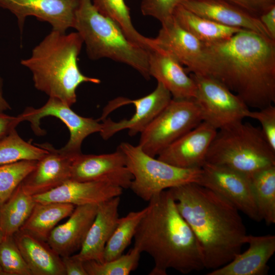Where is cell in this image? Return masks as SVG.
<instances>
[{
	"instance_id": "cell-1",
	"label": "cell",
	"mask_w": 275,
	"mask_h": 275,
	"mask_svg": "<svg viewBox=\"0 0 275 275\" xmlns=\"http://www.w3.org/2000/svg\"><path fill=\"white\" fill-rule=\"evenodd\" d=\"M204 45L207 75L223 82L249 107L261 109L275 102V40L243 30Z\"/></svg>"
},
{
	"instance_id": "cell-2",
	"label": "cell",
	"mask_w": 275,
	"mask_h": 275,
	"mask_svg": "<svg viewBox=\"0 0 275 275\" xmlns=\"http://www.w3.org/2000/svg\"><path fill=\"white\" fill-rule=\"evenodd\" d=\"M168 189L196 237L205 268L221 267L241 252L247 234L232 204L196 183Z\"/></svg>"
},
{
	"instance_id": "cell-3",
	"label": "cell",
	"mask_w": 275,
	"mask_h": 275,
	"mask_svg": "<svg viewBox=\"0 0 275 275\" xmlns=\"http://www.w3.org/2000/svg\"><path fill=\"white\" fill-rule=\"evenodd\" d=\"M133 238L134 246L154 261L150 275H166L170 268L183 274L205 268L196 237L168 189L149 201Z\"/></svg>"
},
{
	"instance_id": "cell-4",
	"label": "cell",
	"mask_w": 275,
	"mask_h": 275,
	"mask_svg": "<svg viewBox=\"0 0 275 275\" xmlns=\"http://www.w3.org/2000/svg\"><path fill=\"white\" fill-rule=\"evenodd\" d=\"M83 43L77 32L67 34L52 30L20 63L32 72L37 90L71 106L76 101L80 84L101 81L84 75L79 68L77 60Z\"/></svg>"
},
{
	"instance_id": "cell-5",
	"label": "cell",
	"mask_w": 275,
	"mask_h": 275,
	"mask_svg": "<svg viewBox=\"0 0 275 275\" xmlns=\"http://www.w3.org/2000/svg\"><path fill=\"white\" fill-rule=\"evenodd\" d=\"M73 28L91 59L108 58L124 63L150 79L147 49L132 42L115 21L96 10L91 0H80Z\"/></svg>"
},
{
	"instance_id": "cell-6",
	"label": "cell",
	"mask_w": 275,
	"mask_h": 275,
	"mask_svg": "<svg viewBox=\"0 0 275 275\" xmlns=\"http://www.w3.org/2000/svg\"><path fill=\"white\" fill-rule=\"evenodd\" d=\"M206 161L229 168L250 178L275 166V151L261 129L242 121L217 130Z\"/></svg>"
},
{
	"instance_id": "cell-7",
	"label": "cell",
	"mask_w": 275,
	"mask_h": 275,
	"mask_svg": "<svg viewBox=\"0 0 275 275\" xmlns=\"http://www.w3.org/2000/svg\"><path fill=\"white\" fill-rule=\"evenodd\" d=\"M133 176L130 188L139 198L149 202L162 191L188 183H198L201 168H179L151 156L138 145L122 142L118 147Z\"/></svg>"
},
{
	"instance_id": "cell-8",
	"label": "cell",
	"mask_w": 275,
	"mask_h": 275,
	"mask_svg": "<svg viewBox=\"0 0 275 275\" xmlns=\"http://www.w3.org/2000/svg\"><path fill=\"white\" fill-rule=\"evenodd\" d=\"M172 99L168 89L157 82L155 89L143 97L130 99L120 97L109 101L98 119L102 121L101 136L106 140L124 129L131 136L141 133Z\"/></svg>"
},
{
	"instance_id": "cell-9",
	"label": "cell",
	"mask_w": 275,
	"mask_h": 275,
	"mask_svg": "<svg viewBox=\"0 0 275 275\" xmlns=\"http://www.w3.org/2000/svg\"><path fill=\"white\" fill-rule=\"evenodd\" d=\"M202 121L201 112L195 99L172 98L141 133L139 145L155 157Z\"/></svg>"
},
{
	"instance_id": "cell-10",
	"label": "cell",
	"mask_w": 275,
	"mask_h": 275,
	"mask_svg": "<svg viewBox=\"0 0 275 275\" xmlns=\"http://www.w3.org/2000/svg\"><path fill=\"white\" fill-rule=\"evenodd\" d=\"M190 76L196 85L195 99L203 121L219 130L248 117L249 106L221 81L208 75L191 73Z\"/></svg>"
},
{
	"instance_id": "cell-11",
	"label": "cell",
	"mask_w": 275,
	"mask_h": 275,
	"mask_svg": "<svg viewBox=\"0 0 275 275\" xmlns=\"http://www.w3.org/2000/svg\"><path fill=\"white\" fill-rule=\"evenodd\" d=\"M197 184L206 187L232 204L251 219L260 222L250 178L229 168L205 161L201 168Z\"/></svg>"
},
{
	"instance_id": "cell-12",
	"label": "cell",
	"mask_w": 275,
	"mask_h": 275,
	"mask_svg": "<svg viewBox=\"0 0 275 275\" xmlns=\"http://www.w3.org/2000/svg\"><path fill=\"white\" fill-rule=\"evenodd\" d=\"M70 107L58 99L49 97L42 106L38 108L29 107L18 116L21 122H29L33 131L39 135L44 133L40 127L42 118L50 116L60 119L70 132L68 142L60 150L68 154L76 155L81 153L82 143L88 136L101 131L102 123H99L98 120L78 115Z\"/></svg>"
},
{
	"instance_id": "cell-13",
	"label": "cell",
	"mask_w": 275,
	"mask_h": 275,
	"mask_svg": "<svg viewBox=\"0 0 275 275\" xmlns=\"http://www.w3.org/2000/svg\"><path fill=\"white\" fill-rule=\"evenodd\" d=\"M78 181H100L129 188L133 176L126 167L124 155L118 148L112 153L76 155L72 161L71 178Z\"/></svg>"
},
{
	"instance_id": "cell-14",
	"label": "cell",
	"mask_w": 275,
	"mask_h": 275,
	"mask_svg": "<svg viewBox=\"0 0 275 275\" xmlns=\"http://www.w3.org/2000/svg\"><path fill=\"white\" fill-rule=\"evenodd\" d=\"M80 0H0V7L17 18L22 32L25 18L30 16L49 23L52 30L61 33L74 28Z\"/></svg>"
},
{
	"instance_id": "cell-15",
	"label": "cell",
	"mask_w": 275,
	"mask_h": 275,
	"mask_svg": "<svg viewBox=\"0 0 275 275\" xmlns=\"http://www.w3.org/2000/svg\"><path fill=\"white\" fill-rule=\"evenodd\" d=\"M150 44L171 53L187 72L207 75L206 52L203 43L181 27L173 19L161 24L157 36L149 38Z\"/></svg>"
},
{
	"instance_id": "cell-16",
	"label": "cell",
	"mask_w": 275,
	"mask_h": 275,
	"mask_svg": "<svg viewBox=\"0 0 275 275\" xmlns=\"http://www.w3.org/2000/svg\"><path fill=\"white\" fill-rule=\"evenodd\" d=\"M217 131L202 121L162 150L157 158L179 168H201Z\"/></svg>"
},
{
	"instance_id": "cell-17",
	"label": "cell",
	"mask_w": 275,
	"mask_h": 275,
	"mask_svg": "<svg viewBox=\"0 0 275 275\" xmlns=\"http://www.w3.org/2000/svg\"><path fill=\"white\" fill-rule=\"evenodd\" d=\"M41 145L48 152L37 160L34 169L20 184L23 191L31 196L47 193L70 179L71 165L76 156L48 143Z\"/></svg>"
},
{
	"instance_id": "cell-18",
	"label": "cell",
	"mask_w": 275,
	"mask_h": 275,
	"mask_svg": "<svg viewBox=\"0 0 275 275\" xmlns=\"http://www.w3.org/2000/svg\"><path fill=\"white\" fill-rule=\"evenodd\" d=\"M149 46L147 51L150 76L162 84L172 98L195 99L196 84L183 65L168 51L153 44Z\"/></svg>"
},
{
	"instance_id": "cell-19",
	"label": "cell",
	"mask_w": 275,
	"mask_h": 275,
	"mask_svg": "<svg viewBox=\"0 0 275 275\" xmlns=\"http://www.w3.org/2000/svg\"><path fill=\"white\" fill-rule=\"evenodd\" d=\"M123 188L100 181H78L69 179L47 193L33 196L36 202H60L75 206L99 204L120 196Z\"/></svg>"
},
{
	"instance_id": "cell-20",
	"label": "cell",
	"mask_w": 275,
	"mask_h": 275,
	"mask_svg": "<svg viewBox=\"0 0 275 275\" xmlns=\"http://www.w3.org/2000/svg\"><path fill=\"white\" fill-rule=\"evenodd\" d=\"M181 5L198 15L222 25L253 31L271 38L259 17L225 0H183Z\"/></svg>"
},
{
	"instance_id": "cell-21",
	"label": "cell",
	"mask_w": 275,
	"mask_h": 275,
	"mask_svg": "<svg viewBox=\"0 0 275 275\" xmlns=\"http://www.w3.org/2000/svg\"><path fill=\"white\" fill-rule=\"evenodd\" d=\"M97 208V204L76 206L68 219L51 231L47 242L61 257L72 255L80 250Z\"/></svg>"
},
{
	"instance_id": "cell-22",
	"label": "cell",
	"mask_w": 275,
	"mask_h": 275,
	"mask_svg": "<svg viewBox=\"0 0 275 275\" xmlns=\"http://www.w3.org/2000/svg\"><path fill=\"white\" fill-rule=\"evenodd\" d=\"M248 249L237 255L230 262L208 275H265L267 263L275 252V236L247 235Z\"/></svg>"
},
{
	"instance_id": "cell-23",
	"label": "cell",
	"mask_w": 275,
	"mask_h": 275,
	"mask_svg": "<svg viewBox=\"0 0 275 275\" xmlns=\"http://www.w3.org/2000/svg\"><path fill=\"white\" fill-rule=\"evenodd\" d=\"M120 196L98 205L95 217L87 233L79 252L74 255L85 262H104L106 244L117 224Z\"/></svg>"
},
{
	"instance_id": "cell-24",
	"label": "cell",
	"mask_w": 275,
	"mask_h": 275,
	"mask_svg": "<svg viewBox=\"0 0 275 275\" xmlns=\"http://www.w3.org/2000/svg\"><path fill=\"white\" fill-rule=\"evenodd\" d=\"M13 237L32 275H66L61 257L47 241L21 230Z\"/></svg>"
},
{
	"instance_id": "cell-25",
	"label": "cell",
	"mask_w": 275,
	"mask_h": 275,
	"mask_svg": "<svg viewBox=\"0 0 275 275\" xmlns=\"http://www.w3.org/2000/svg\"><path fill=\"white\" fill-rule=\"evenodd\" d=\"M173 18L181 27L205 44L225 40L243 30L222 25L198 15L181 5L175 8Z\"/></svg>"
},
{
	"instance_id": "cell-26",
	"label": "cell",
	"mask_w": 275,
	"mask_h": 275,
	"mask_svg": "<svg viewBox=\"0 0 275 275\" xmlns=\"http://www.w3.org/2000/svg\"><path fill=\"white\" fill-rule=\"evenodd\" d=\"M75 207L72 204L65 203L36 202L29 218L20 230L47 241L57 224L69 216Z\"/></svg>"
},
{
	"instance_id": "cell-27",
	"label": "cell",
	"mask_w": 275,
	"mask_h": 275,
	"mask_svg": "<svg viewBox=\"0 0 275 275\" xmlns=\"http://www.w3.org/2000/svg\"><path fill=\"white\" fill-rule=\"evenodd\" d=\"M36 204L33 197L25 193L20 184L0 205V231L3 237L13 236L20 229Z\"/></svg>"
},
{
	"instance_id": "cell-28",
	"label": "cell",
	"mask_w": 275,
	"mask_h": 275,
	"mask_svg": "<svg viewBox=\"0 0 275 275\" xmlns=\"http://www.w3.org/2000/svg\"><path fill=\"white\" fill-rule=\"evenodd\" d=\"M259 214L266 224L275 223V166L263 169L250 177Z\"/></svg>"
},
{
	"instance_id": "cell-29",
	"label": "cell",
	"mask_w": 275,
	"mask_h": 275,
	"mask_svg": "<svg viewBox=\"0 0 275 275\" xmlns=\"http://www.w3.org/2000/svg\"><path fill=\"white\" fill-rule=\"evenodd\" d=\"M148 210V206L139 211H131L119 217L108 240L104 253V261L114 260L123 254L134 237L136 228Z\"/></svg>"
},
{
	"instance_id": "cell-30",
	"label": "cell",
	"mask_w": 275,
	"mask_h": 275,
	"mask_svg": "<svg viewBox=\"0 0 275 275\" xmlns=\"http://www.w3.org/2000/svg\"><path fill=\"white\" fill-rule=\"evenodd\" d=\"M92 2L100 13L115 21L132 42L146 49L149 47L148 38L141 35L134 28L130 9L124 0H93Z\"/></svg>"
},
{
	"instance_id": "cell-31",
	"label": "cell",
	"mask_w": 275,
	"mask_h": 275,
	"mask_svg": "<svg viewBox=\"0 0 275 275\" xmlns=\"http://www.w3.org/2000/svg\"><path fill=\"white\" fill-rule=\"evenodd\" d=\"M48 151L40 144L36 146L22 139L16 129L0 141V165L21 160H38Z\"/></svg>"
},
{
	"instance_id": "cell-32",
	"label": "cell",
	"mask_w": 275,
	"mask_h": 275,
	"mask_svg": "<svg viewBox=\"0 0 275 275\" xmlns=\"http://www.w3.org/2000/svg\"><path fill=\"white\" fill-rule=\"evenodd\" d=\"M141 252L134 246L126 254L112 260L84 262L88 275H128L138 266Z\"/></svg>"
},
{
	"instance_id": "cell-33",
	"label": "cell",
	"mask_w": 275,
	"mask_h": 275,
	"mask_svg": "<svg viewBox=\"0 0 275 275\" xmlns=\"http://www.w3.org/2000/svg\"><path fill=\"white\" fill-rule=\"evenodd\" d=\"M37 161L24 160L0 165V205L8 199L34 169Z\"/></svg>"
},
{
	"instance_id": "cell-34",
	"label": "cell",
	"mask_w": 275,
	"mask_h": 275,
	"mask_svg": "<svg viewBox=\"0 0 275 275\" xmlns=\"http://www.w3.org/2000/svg\"><path fill=\"white\" fill-rule=\"evenodd\" d=\"M0 266L5 275H32L13 236L0 242Z\"/></svg>"
},
{
	"instance_id": "cell-35",
	"label": "cell",
	"mask_w": 275,
	"mask_h": 275,
	"mask_svg": "<svg viewBox=\"0 0 275 275\" xmlns=\"http://www.w3.org/2000/svg\"><path fill=\"white\" fill-rule=\"evenodd\" d=\"M183 0H142L141 11L143 15L154 17L161 24L171 20L175 8Z\"/></svg>"
},
{
	"instance_id": "cell-36",
	"label": "cell",
	"mask_w": 275,
	"mask_h": 275,
	"mask_svg": "<svg viewBox=\"0 0 275 275\" xmlns=\"http://www.w3.org/2000/svg\"><path fill=\"white\" fill-rule=\"evenodd\" d=\"M270 104L257 111H250L248 118L258 121L267 143L275 151V106Z\"/></svg>"
},
{
	"instance_id": "cell-37",
	"label": "cell",
	"mask_w": 275,
	"mask_h": 275,
	"mask_svg": "<svg viewBox=\"0 0 275 275\" xmlns=\"http://www.w3.org/2000/svg\"><path fill=\"white\" fill-rule=\"evenodd\" d=\"M248 12L259 17L275 6V0H225Z\"/></svg>"
},
{
	"instance_id": "cell-38",
	"label": "cell",
	"mask_w": 275,
	"mask_h": 275,
	"mask_svg": "<svg viewBox=\"0 0 275 275\" xmlns=\"http://www.w3.org/2000/svg\"><path fill=\"white\" fill-rule=\"evenodd\" d=\"M61 258L66 275H88L85 268L84 262L74 254Z\"/></svg>"
},
{
	"instance_id": "cell-39",
	"label": "cell",
	"mask_w": 275,
	"mask_h": 275,
	"mask_svg": "<svg viewBox=\"0 0 275 275\" xmlns=\"http://www.w3.org/2000/svg\"><path fill=\"white\" fill-rule=\"evenodd\" d=\"M20 122L18 116H12L0 112V141L15 129Z\"/></svg>"
},
{
	"instance_id": "cell-40",
	"label": "cell",
	"mask_w": 275,
	"mask_h": 275,
	"mask_svg": "<svg viewBox=\"0 0 275 275\" xmlns=\"http://www.w3.org/2000/svg\"><path fill=\"white\" fill-rule=\"evenodd\" d=\"M259 18L270 37L275 40V6L262 13Z\"/></svg>"
},
{
	"instance_id": "cell-41",
	"label": "cell",
	"mask_w": 275,
	"mask_h": 275,
	"mask_svg": "<svg viewBox=\"0 0 275 275\" xmlns=\"http://www.w3.org/2000/svg\"><path fill=\"white\" fill-rule=\"evenodd\" d=\"M11 109V107L4 98L3 92V83L0 76V112Z\"/></svg>"
},
{
	"instance_id": "cell-42",
	"label": "cell",
	"mask_w": 275,
	"mask_h": 275,
	"mask_svg": "<svg viewBox=\"0 0 275 275\" xmlns=\"http://www.w3.org/2000/svg\"><path fill=\"white\" fill-rule=\"evenodd\" d=\"M3 238V235L2 232L0 231V242L2 241ZM0 275H5L4 272L3 271L1 266H0Z\"/></svg>"
}]
</instances>
